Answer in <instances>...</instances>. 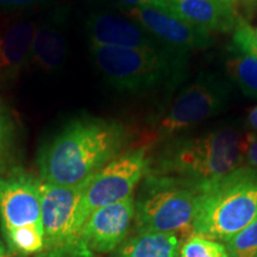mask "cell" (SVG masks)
<instances>
[{
    "label": "cell",
    "mask_w": 257,
    "mask_h": 257,
    "mask_svg": "<svg viewBox=\"0 0 257 257\" xmlns=\"http://www.w3.org/2000/svg\"><path fill=\"white\" fill-rule=\"evenodd\" d=\"M244 162L257 169V134H244Z\"/></svg>",
    "instance_id": "23"
},
{
    "label": "cell",
    "mask_w": 257,
    "mask_h": 257,
    "mask_svg": "<svg viewBox=\"0 0 257 257\" xmlns=\"http://www.w3.org/2000/svg\"><path fill=\"white\" fill-rule=\"evenodd\" d=\"M147 5L153 6V8L159 9L161 11L168 12V14L174 15V5L173 0H143ZM175 16V15H174Z\"/></svg>",
    "instance_id": "25"
},
{
    "label": "cell",
    "mask_w": 257,
    "mask_h": 257,
    "mask_svg": "<svg viewBox=\"0 0 257 257\" xmlns=\"http://www.w3.org/2000/svg\"><path fill=\"white\" fill-rule=\"evenodd\" d=\"M0 257H5V256H0Z\"/></svg>",
    "instance_id": "34"
},
{
    "label": "cell",
    "mask_w": 257,
    "mask_h": 257,
    "mask_svg": "<svg viewBox=\"0 0 257 257\" xmlns=\"http://www.w3.org/2000/svg\"><path fill=\"white\" fill-rule=\"evenodd\" d=\"M257 169L242 166L202 186L193 233L226 242L256 219Z\"/></svg>",
    "instance_id": "4"
},
{
    "label": "cell",
    "mask_w": 257,
    "mask_h": 257,
    "mask_svg": "<svg viewBox=\"0 0 257 257\" xmlns=\"http://www.w3.org/2000/svg\"><path fill=\"white\" fill-rule=\"evenodd\" d=\"M246 125H248L250 133L257 134V104L250 107L246 113Z\"/></svg>",
    "instance_id": "26"
},
{
    "label": "cell",
    "mask_w": 257,
    "mask_h": 257,
    "mask_svg": "<svg viewBox=\"0 0 257 257\" xmlns=\"http://www.w3.org/2000/svg\"><path fill=\"white\" fill-rule=\"evenodd\" d=\"M180 238L172 232L141 231L126 237L111 257H180Z\"/></svg>",
    "instance_id": "16"
},
{
    "label": "cell",
    "mask_w": 257,
    "mask_h": 257,
    "mask_svg": "<svg viewBox=\"0 0 257 257\" xmlns=\"http://www.w3.org/2000/svg\"><path fill=\"white\" fill-rule=\"evenodd\" d=\"M149 162L147 148L128 149L83 184L75 212V227L79 234L93 212L133 195L134 189L149 169Z\"/></svg>",
    "instance_id": "6"
},
{
    "label": "cell",
    "mask_w": 257,
    "mask_h": 257,
    "mask_svg": "<svg viewBox=\"0 0 257 257\" xmlns=\"http://www.w3.org/2000/svg\"><path fill=\"white\" fill-rule=\"evenodd\" d=\"M236 2H237V0H236ZM239 2H242L244 5H246L249 8V6H251L253 3H256L257 0H239Z\"/></svg>",
    "instance_id": "29"
},
{
    "label": "cell",
    "mask_w": 257,
    "mask_h": 257,
    "mask_svg": "<svg viewBox=\"0 0 257 257\" xmlns=\"http://www.w3.org/2000/svg\"><path fill=\"white\" fill-rule=\"evenodd\" d=\"M226 3H227V4H230V5H234V4H236V0H226Z\"/></svg>",
    "instance_id": "30"
},
{
    "label": "cell",
    "mask_w": 257,
    "mask_h": 257,
    "mask_svg": "<svg viewBox=\"0 0 257 257\" xmlns=\"http://www.w3.org/2000/svg\"><path fill=\"white\" fill-rule=\"evenodd\" d=\"M244 135L224 126L198 136L173 137L161 149L153 174L168 175L202 186L243 166Z\"/></svg>",
    "instance_id": "2"
},
{
    "label": "cell",
    "mask_w": 257,
    "mask_h": 257,
    "mask_svg": "<svg viewBox=\"0 0 257 257\" xmlns=\"http://www.w3.org/2000/svg\"><path fill=\"white\" fill-rule=\"evenodd\" d=\"M217 2H223V3H225V4H227L226 0H217ZM229 5H230V4H229ZM231 6H232V5H231Z\"/></svg>",
    "instance_id": "32"
},
{
    "label": "cell",
    "mask_w": 257,
    "mask_h": 257,
    "mask_svg": "<svg viewBox=\"0 0 257 257\" xmlns=\"http://www.w3.org/2000/svg\"><path fill=\"white\" fill-rule=\"evenodd\" d=\"M19 124L10 106L0 98V174L16 169L18 154Z\"/></svg>",
    "instance_id": "17"
},
{
    "label": "cell",
    "mask_w": 257,
    "mask_h": 257,
    "mask_svg": "<svg viewBox=\"0 0 257 257\" xmlns=\"http://www.w3.org/2000/svg\"><path fill=\"white\" fill-rule=\"evenodd\" d=\"M93 63L117 91L143 94L175 88L186 78L187 54L162 49H135L89 44Z\"/></svg>",
    "instance_id": "3"
},
{
    "label": "cell",
    "mask_w": 257,
    "mask_h": 257,
    "mask_svg": "<svg viewBox=\"0 0 257 257\" xmlns=\"http://www.w3.org/2000/svg\"><path fill=\"white\" fill-rule=\"evenodd\" d=\"M135 218L133 195L93 212L80 230L83 244L92 253L112 252L130 231Z\"/></svg>",
    "instance_id": "11"
},
{
    "label": "cell",
    "mask_w": 257,
    "mask_h": 257,
    "mask_svg": "<svg viewBox=\"0 0 257 257\" xmlns=\"http://www.w3.org/2000/svg\"><path fill=\"white\" fill-rule=\"evenodd\" d=\"M67 12L56 9L35 27L27 69L42 74H54L63 68L68 56Z\"/></svg>",
    "instance_id": "12"
},
{
    "label": "cell",
    "mask_w": 257,
    "mask_h": 257,
    "mask_svg": "<svg viewBox=\"0 0 257 257\" xmlns=\"http://www.w3.org/2000/svg\"><path fill=\"white\" fill-rule=\"evenodd\" d=\"M9 248L23 255L42 252L44 246L43 226L42 225H27L17 227L4 234Z\"/></svg>",
    "instance_id": "19"
},
{
    "label": "cell",
    "mask_w": 257,
    "mask_h": 257,
    "mask_svg": "<svg viewBox=\"0 0 257 257\" xmlns=\"http://www.w3.org/2000/svg\"><path fill=\"white\" fill-rule=\"evenodd\" d=\"M128 18L134 19L157 38L163 46L181 53L202 50L212 46L210 31L189 23L150 5L124 6Z\"/></svg>",
    "instance_id": "9"
},
{
    "label": "cell",
    "mask_w": 257,
    "mask_h": 257,
    "mask_svg": "<svg viewBox=\"0 0 257 257\" xmlns=\"http://www.w3.org/2000/svg\"><path fill=\"white\" fill-rule=\"evenodd\" d=\"M256 218H257V211H256Z\"/></svg>",
    "instance_id": "33"
},
{
    "label": "cell",
    "mask_w": 257,
    "mask_h": 257,
    "mask_svg": "<svg viewBox=\"0 0 257 257\" xmlns=\"http://www.w3.org/2000/svg\"><path fill=\"white\" fill-rule=\"evenodd\" d=\"M199 193L198 186L184 180L148 173L135 200L136 231L172 232L188 238Z\"/></svg>",
    "instance_id": "5"
},
{
    "label": "cell",
    "mask_w": 257,
    "mask_h": 257,
    "mask_svg": "<svg viewBox=\"0 0 257 257\" xmlns=\"http://www.w3.org/2000/svg\"><path fill=\"white\" fill-rule=\"evenodd\" d=\"M229 53L231 56L225 62L227 74L244 95L257 98V56L230 50Z\"/></svg>",
    "instance_id": "18"
},
{
    "label": "cell",
    "mask_w": 257,
    "mask_h": 257,
    "mask_svg": "<svg viewBox=\"0 0 257 257\" xmlns=\"http://www.w3.org/2000/svg\"><path fill=\"white\" fill-rule=\"evenodd\" d=\"M40 182L18 168L0 175L3 234L27 225H42Z\"/></svg>",
    "instance_id": "10"
},
{
    "label": "cell",
    "mask_w": 257,
    "mask_h": 257,
    "mask_svg": "<svg viewBox=\"0 0 257 257\" xmlns=\"http://www.w3.org/2000/svg\"><path fill=\"white\" fill-rule=\"evenodd\" d=\"M229 50L257 56L255 29L245 19L238 18V21H237L236 28L233 29L232 42L229 46Z\"/></svg>",
    "instance_id": "22"
},
{
    "label": "cell",
    "mask_w": 257,
    "mask_h": 257,
    "mask_svg": "<svg viewBox=\"0 0 257 257\" xmlns=\"http://www.w3.org/2000/svg\"><path fill=\"white\" fill-rule=\"evenodd\" d=\"M118 2H120L124 6H141L146 4L143 0H118Z\"/></svg>",
    "instance_id": "27"
},
{
    "label": "cell",
    "mask_w": 257,
    "mask_h": 257,
    "mask_svg": "<svg viewBox=\"0 0 257 257\" xmlns=\"http://www.w3.org/2000/svg\"><path fill=\"white\" fill-rule=\"evenodd\" d=\"M35 27L29 19H0V91L27 69Z\"/></svg>",
    "instance_id": "14"
},
{
    "label": "cell",
    "mask_w": 257,
    "mask_h": 257,
    "mask_svg": "<svg viewBox=\"0 0 257 257\" xmlns=\"http://www.w3.org/2000/svg\"><path fill=\"white\" fill-rule=\"evenodd\" d=\"M83 185L76 187L40 182L44 246L40 257H93L75 227Z\"/></svg>",
    "instance_id": "7"
},
{
    "label": "cell",
    "mask_w": 257,
    "mask_h": 257,
    "mask_svg": "<svg viewBox=\"0 0 257 257\" xmlns=\"http://www.w3.org/2000/svg\"><path fill=\"white\" fill-rule=\"evenodd\" d=\"M230 98L227 81L213 73H201L174 99L159 121L156 133L169 140L219 114Z\"/></svg>",
    "instance_id": "8"
},
{
    "label": "cell",
    "mask_w": 257,
    "mask_h": 257,
    "mask_svg": "<svg viewBox=\"0 0 257 257\" xmlns=\"http://www.w3.org/2000/svg\"><path fill=\"white\" fill-rule=\"evenodd\" d=\"M89 44L135 48V49H162L168 48L134 19L111 12H93L86 22Z\"/></svg>",
    "instance_id": "13"
},
{
    "label": "cell",
    "mask_w": 257,
    "mask_h": 257,
    "mask_svg": "<svg viewBox=\"0 0 257 257\" xmlns=\"http://www.w3.org/2000/svg\"><path fill=\"white\" fill-rule=\"evenodd\" d=\"M180 257H230L224 244L192 233L182 243Z\"/></svg>",
    "instance_id": "20"
},
{
    "label": "cell",
    "mask_w": 257,
    "mask_h": 257,
    "mask_svg": "<svg viewBox=\"0 0 257 257\" xmlns=\"http://www.w3.org/2000/svg\"><path fill=\"white\" fill-rule=\"evenodd\" d=\"M0 256H6V249L2 239H0Z\"/></svg>",
    "instance_id": "28"
},
{
    "label": "cell",
    "mask_w": 257,
    "mask_h": 257,
    "mask_svg": "<svg viewBox=\"0 0 257 257\" xmlns=\"http://www.w3.org/2000/svg\"><path fill=\"white\" fill-rule=\"evenodd\" d=\"M44 0H0V9L17 10L35 6Z\"/></svg>",
    "instance_id": "24"
},
{
    "label": "cell",
    "mask_w": 257,
    "mask_h": 257,
    "mask_svg": "<svg viewBox=\"0 0 257 257\" xmlns=\"http://www.w3.org/2000/svg\"><path fill=\"white\" fill-rule=\"evenodd\" d=\"M174 15L207 31L230 32L238 16L233 6L217 0H173Z\"/></svg>",
    "instance_id": "15"
},
{
    "label": "cell",
    "mask_w": 257,
    "mask_h": 257,
    "mask_svg": "<svg viewBox=\"0 0 257 257\" xmlns=\"http://www.w3.org/2000/svg\"><path fill=\"white\" fill-rule=\"evenodd\" d=\"M130 140L131 131L119 120L74 118L40 149V180L66 187L81 186L120 155Z\"/></svg>",
    "instance_id": "1"
},
{
    "label": "cell",
    "mask_w": 257,
    "mask_h": 257,
    "mask_svg": "<svg viewBox=\"0 0 257 257\" xmlns=\"http://www.w3.org/2000/svg\"><path fill=\"white\" fill-rule=\"evenodd\" d=\"M230 257H257V219L225 242Z\"/></svg>",
    "instance_id": "21"
},
{
    "label": "cell",
    "mask_w": 257,
    "mask_h": 257,
    "mask_svg": "<svg viewBox=\"0 0 257 257\" xmlns=\"http://www.w3.org/2000/svg\"><path fill=\"white\" fill-rule=\"evenodd\" d=\"M255 40H256V47H257V29H255Z\"/></svg>",
    "instance_id": "31"
}]
</instances>
